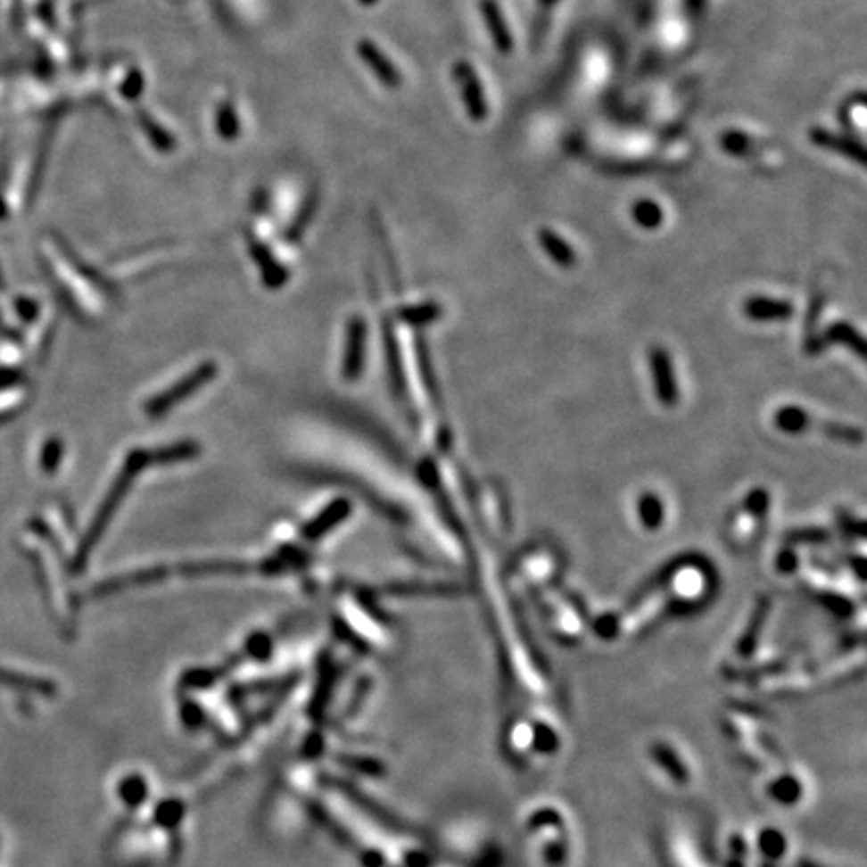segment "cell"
Returning a JSON list of instances; mask_svg holds the SVG:
<instances>
[{"label":"cell","mask_w":867,"mask_h":867,"mask_svg":"<svg viewBox=\"0 0 867 867\" xmlns=\"http://www.w3.org/2000/svg\"><path fill=\"white\" fill-rule=\"evenodd\" d=\"M211 374H213V366H211V364L205 366V367H201L199 372H195V374L189 376V377H185V380H183L179 385H177L175 390H171V392H165L163 396H157L155 400H153L151 404H149V408H147V412H149V414H159V412H165V409H167L169 406L175 404V400H179L181 396H185V393H189L191 390H195V384L205 382L207 377L211 376Z\"/></svg>","instance_id":"obj_1"},{"label":"cell","mask_w":867,"mask_h":867,"mask_svg":"<svg viewBox=\"0 0 867 867\" xmlns=\"http://www.w3.org/2000/svg\"><path fill=\"white\" fill-rule=\"evenodd\" d=\"M482 8H484L486 22L490 27V32H492L496 46L500 48L502 53H508L512 40H510V35H508V29H506V22L502 19L500 6H498L494 0H484V3H482Z\"/></svg>","instance_id":"obj_2"},{"label":"cell","mask_w":867,"mask_h":867,"mask_svg":"<svg viewBox=\"0 0 867 867\" xmlns=\"http://www.w3.org/2000/svg\"><path fill=\"white\" fill-rule=\"evenodd\" d=\"M458 75H460V83L464 87V99H468V107L472 111V117L474 119H482L484 117V101H480L476 99V93H480V87H478V80H476V75H474L472 69L468 67V64H460V69H458Z\"/></svg>","instance_id":"obj_3"},{"label":"cell","mask_w":867,"mask_h":867,"mask_svg":"<svg viewBox=\"0 0 867 867\" xmlns=\"http://www.w3.org/2000/svg\"><path fill=\"white\" fill-rule=\"evenodd\" d=\"M813 139H815L817 143H822L823 147H833V149L838 147L839 151L847 153V155H855L859 161L863 159V151L859 149V147H854L855 143H851V144H849V141H846V139H839V136H833V135H827V133H823V131L815 133V135H813Z\"/></svg>","instance_id":"obj_4"},{"label":"cell","mask_w":867,"mask_h":867,"mask_svg":"<svg viewBox=\"0 0 867 867\" xmlns=\"http://www.w3.org/2000/svg\"><path fill=\"white\" fill-rule=\"evenodd\" d=\"M637 215H639V219L642 223H655L658 217H661V211L653 205V203H639L637 205Z\"/></svg>","instance_id":"obj_5"},{"label":"cell","mask_w":867,"mask_h":867,"mask_svg":"<svg viewBox=\"0 0 867 867\" xmlns=\"http://www.w3.org/2000/svg\"><path fill=\"white\" fill-rule=\"evenodd\" d=\"M364 51H366V54H367V61H377V59H376V53H374V46H372V45L366 46ZM376 70L380 72L382 77H385V80H388V83H392V80L396 78V75H393V69L390 67V62H388V64H377V69H376ZM385 80H384V83H385Z\"/></svg>","instance_id":"obj_6"}]
</instances>
